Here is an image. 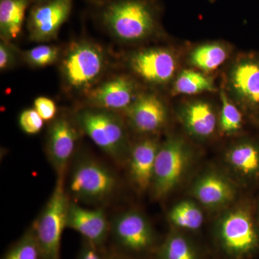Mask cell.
I'll use <instances>...</instances> for the list:
<instances>
[{"mask_svg": "<svg viewBox=\"0 0 259 259\" xmlns=\"http://www.w3.org/2000/svg\"><path fill=\"white\" fill-rule=\"evenodd\" d=\"M97 6L100 23L120 41H142L157 29V13L150 0H103Z\"/></svg>", "mask_w": 259, "mask_h": 259, "instance_id": "cell-1", "label": "cell"}, {"mask_svg": "<svg viewBox=\"0 0 259 259\" xmlns=\"http://www.w3.org/2000/svg\"><path fill=\"white\" fill-rule=\"evenodd\" d=\"M106 64L105 51L100 46L88 41L75 42L63 57L61 74L67 88L84 91L93 88Z\"/></svg>", "mask_w": 259, "mask_h": 259, "instance_id": "cell-2", "label": "cell"}, {"mask_svg": "<svg viewBox=\"0 0 259 259\" xmlns=\"http://www.w3.org/2000/svg\"><path fill=\"white\" fill-rule=\"evenodd\" d=\"M69 204L64 175H61L45 208L32 227L42 259H60L61 238L67 227Z\"/></svg>", "mask_w": 259, "mask_h": 259, "instance_id": "cell-3", "label": "cell"}, {"mask_svg": "<svg viewBox=\"0 0 259 259\" xmlns=\"http://www.w3.org/2000/svg\"><path fill=\"white\" fill-rule=\"evenodd\" d=\"M76 121L83 132L104 152L120 158L127 148V136L122 120L111 111L85 109L76 114Z\"/></svg>", "mask_w": 259, "mask_h": 259, "instance_id": "cell-4", "label": "cell"}, {"mask_svg": "<svg viewBox=\"0 0 259 259\" xmlns=\"http://www.w3.org/2000/svg\"><path fill=\"white\" fill-rule=\"evenodd\" d=\"M116 179L111 171L93 160H83L78 163L70 177V193L77 199L99 202L113 192Z\"/></svg>", "mask_w": 259, "mask_h": 259, "instance_id": "cell-5", "label": "cell"}, {"mask_svg": "<svg viewBox=\"0 0 259 259\" xmlns=\"http://www.w3.org/2000/svg\"><path fill=\"white\" fill-rule=\"evenodd\" d=\"M188 161V153L180 140L171 139L158 149L153 183L155 195L160 198L166 195L180 182Z\"/></svg>", "mask_w": 259, "mask_h": 259, "instance_id": "cell-6", "label": "cell"}, {"mask_svg": "<svg viewBox=\"0 0 259 259\" xmlns=\"http://www.w3.org/2000/svg\"><path fill=\"white\" fill-rule=\"evenodd\" d=\"M219 237L223 248L235 257L254 251L259 245V235L251 218L242 209L233 211L220 225Z\"/></svg>", "mask_w": 259, "mask_h": 259, "instance_id": "cell-7", "label": "cell"}, {"mask_svg": "<svg viewBox=\"0 0 259 259\" xmlns=\"http://www.w3.org/2000/svg\"><path fill=\"white\" fill-rule=\"evenodd\" d=\"M73 0H48L36 3L28 18L29 36L32 41H50L57 38L59 30L68 20Z\"/></svg>", "mask_w": 259, "mask_h": 259, "instance_id": "cell-8", "label": "cell"}, {"mask_svg": "<svg viewBox=\"0 0 259 259\" xmlns=\"http://www.w3.org/2000/svg\"><path fill=\"white\" fill-rule=\"evenodd\" d=\"M129 64L135 74L144 81L163 84L173 78L177 63L174 54L166 49H148L133 54Z\"/></svg>", "mask_w": 259, "mask_h": 259, "instance_id": "cell-9", "label": "cell"}, {"mask_svg": "<svg viewBox=\"0 0 259 259\" xmlns=\"http://www.w3.org/2000/svg\"><path fill=\"white\" fill-rule=\"evenodd\" d=\"M137 98L136 83L123 76L112 78L92 88L87 95L88 103L94 108L111 112L125 111Z\"/></svg>", "mask_w": 259, "mask_h": 259, "instance_id": "cell-10", "label": "cell"}, {"mask_svg": "<svg viewBox=\"0 0 259 259\" xmlns=\"http://www.w3.org/2000/svg\"><path fill=\"white\" fill-rule=\"evenodd\" d=\"M112 232L117 243L131 251L147 250L154 241L152 228L147 220L139 212L120 214L114 222Z\"/></svg>", "mask_w": 259, "mask_h": 259, "instance_id": "cell-11", "label": "cell"}, {"mask_svg": "<svg viewBox=\"0 0 259 259\" xmlns=\"http://www.w3.org/2000/svg\"><path fill=\"white\" fill-rule=\"evenodd\" d=\"M77 139V131L66 117L56 119L51 125L47 150L50 161L59 176L64 175L74 152Z\"/></svg>", "mask_w": 259, "mask_h": 259, "instance_id": "cell-12", "label": "cell"}, {"mask_svg": "<svg viewBox=\"0 0 259 259\" xmlns=\"http://www.w3.org/2000/svg\"><path fill=\"white\" fill-rule=\"evenodd\" d=\"M67 227L74 230L96 246L101 247L106 241L110 226L102 209L83 208L70 202Z\"/></svg>", "mask_w": 259, "mask_h": 259, "instance_id": "cell-13", "label": "cell"}, {"mask_svg": "<svg viewBox=\"0 0 259 259\" xmlns=\"http://www.w3.org/2000/svg\"><path fill=\"white\" fill-rule=\"evenodd\" d=\"M125 112L133 127L144 134L158 131L166 119V107L161 100L153 95L138 97Z\"/></svg>", "mask_w": 259, "mask_h": 259, "instance_id": "cell-14", "label": "cell"}, {"mask_svg": "<svg viewBox=\"0 0 259 259\" xmlns=\"http://www.w3.org/2000/svg\"><path fill=\"white\" fill-rule=\"evenodd\" d=\"M158 149L157 142L152 139L144 140L133 148L130 169L133 180L139 190H147L152 185Z\"/></svg>", "mask_w": 259, "mask_h": 259, "instance_id": "cell-15", "label": "cell"}, {"mask_svg": "<svg viewBox=\"0 0 259 259\" xmlns=\"http://www.w3.org/2000/svg\"><path fill=\"white\" fill-rule=\"evenodd\" d=\"M233 91L252 107L259 105V61L247 59L238 62L231 74Z\"/></svg>", "mask_w": 259, "mask_h": 259, "instance_id": "cell-16", "label": "cell"}, {"mask_svg": "<svg viewBox=\"0 0 259 259\" xmlns=\"http://www.w3.org/2000/svg\"><path fill=\"white\" fill-rule=\"evenodd\" d=\"M32 0H0L1 39L10 42L21 34L25 12Z\"/></svg>", "mask_w": 259, "mask_h": 259, "instance_id": "cell-17", "label": "cell"}, {"mask_svg": "<svg viewBox=\"0 0 259 259\" xmlns=\"http://www.w3.org/2000/svg\"><path fill=\"white\" fill-rule=\"evenodd\" d=\"M183 120L190 133L197 137H208L216 127V116L212 106L205 102H194L185 107Z\"/></svg>", "mask_w": 259, "mask_h": 259, "instance_id": "cell-18", "label": "cell"}, {"mask_svg": "<svg viewBox=\"0 0 259 259\" xmlns=\"http://www.w3.org/2000/svg\"><path fill=\"white\" fill-rule=\"evenodd\" d=\"M194 194L201 203L211 207L226 203L233 196L230 184L222 177L214 175L201 178L194 186Z\"/></svg>", "mask_w": 259, "mask_h": 259, "instance_id": "cell-19", "label": "cell"}, {"mask_svg": "<svg viewBox=\"0 0 259 259\" xmlns=\"http://www.w3.org/2000/svg\"><path fill=\"white\" fill-rule=\"evenodd\" d=\"M228 161L238 171L252 176L259 171V149L252 144H241L232 148Z\"/></svg>", "mask_w": 259, "mask_h": 259, "instance_id": "cell-20", "label": "cell"}, {"mask_svg": "<svg viewBox=\"0 0 259 259\" xmlns=\"http://www.w3.org/2000/svg\"><path fill=\"white\" fill-rule=\"evenodd\" d=\"M228 58V52L220 44H210L200 46L192 51L190 61L198 69L209 72L218 69Z\"/></svg>", "mask_w": 259, "mask_h": 259, "instance_id": "cell-21", "label": "cell"}, {"mask_svg": "<svg viewBox=\"0 0 259 259\" xmlns=\"http://www.w3.org/2000/svg\"><path fill=\"white\" fill-rule=\"evenodd\" d=\"M173 91L177 95H192L214 91V88L211 79L204 74L192 70H185L175 81Z\"/></svg>", "mask_w": 259, "mask_h": 259, "instance_id": "cell-22", "label": "cell"}, {"mask_svg": "<svg viewBox=\"0 0 259 259\" xmlns=\"http://www.w3.org/2000/svg\"><path fill=\"white\" fill-rule=\"evenodd\" d=\"M169 219L179 228L194 231L202 226L204 216L201 209L193 202L182 201L171 209Z\"/></svg>", "mask_w": 259, "mask_h": 259, "instance_id": "cell-23", "label": "cell"}, {"mask_svg": "<svg viewBox=\"0 0 259 259\" xmlns=\"http://www.w3.org/2000/svg\"><path fill=\"white\" fill-rule=\"evenodd\" d=\"M3 259H42L33 228L29 230L10 248Z\"/></svg>", "mask_w": 259, "mask_h": 259, "instance_id": "cell-24", "label": "cell"}, {"mask_svg": "<svg viewBox=\"0 0 259 259\" xmlns=\"http://www.w3.org/2000/svg\"><path fill=\"white\" fill-rule=\"evenodd\" d=\"M159 259H197L190 242L180 235H172L167 238L158 252Z\"/></svg>", "mask_w": 259, "mask_h": 259, "instance_id": "cell-25", "label": "cell"}, {"mask_svg": "<svg viewBox=\"0 0 259 259\" xmlns=\"http://www.w3.org/2000/svg\"><path fill=\"white\" fill-rule=\"evenodd\" d=\"M60 49L55 46L41 45L22 52L24 60L32 67L42 68L59 59Z\"/></svg>", "mask_w": 259, "mask_h": 259, "instance_id": "cell-26", "label": "cell"}, {"mask_svg": "<svg viewBox=\"0 0 259 259\" xmlns=\"http://www.w3.org/2000/svg\"><path fill=\"white\" fill-rule=\"evenodd\" d=\"M221 99L223 105L220 120L221 131L227 134L239 131L243 123L241 112L232 103L224 91H221Z\"/></svg>", "mask_w": 259, "mask_h": 259, "instance_id": "cell-27", "label": "cell"}, {"mask_svg": "<svg viewBox=\"0 0 259 259\" xmlns=\"http://www.w3.org/2000/svg\"><path fill=\"white\" fill-rule=\"evenodd\" d=\"M19 123L23 132L29 135L38 134L44 125V119L35 109H27L20 114Z\"/></svg>", "mask_w": 259, "mask_h": 259, "instance_id": "cell-28", "label": "cell"}, {"mask_svg": "<svg viewBox=\"0 0 259 259\" xmlns=\"http://www.w3.org/2000/svg\"><path fill=\"white\" fill-rule=\"evenodd\" d=\"M35 110L38 112L44 121L51 120L54 118L57 112L55 102L46 97H39L34 102Z\"/></svg>", "mask_w": 259, "mask_h": 259, "instance_id": "cell-29", "label": "cell"}, {"mask_svg": "<svg viewBox=\"0 0 259 259\" xmlns=\"http://www.w3.org/2000/svg\"><path fill=\"white\" fill-rule=\"evenodd\" d=\"M16 60V51L10 42L1 39L0 42V69H9L14 66Z\"/></svg>", "mask_w": 259, "mask_h": 259, "instance_id": "cell-30", "label": "cell"}, {"mask_svg": "<svg viewBox=\"0 0 259 259\" xmlns=\"http://www.w3.org/2000/svg\"><path fill=\"white\" fill-rule=\"evenodd\" d=\"M99 248L100 247L87 241L80 251L78 259H107L104 256Z\"/></svg>", "mask_w": 259, "mask_h": 259, "instance_id": "cell-31", "label": "cell"}, {"mask_svg": "<svg viewBox=\"0 0 259 259\" xmlns=\"http://www.w3.org/2000/svg\"><path fill=\"white\" fill-rule=\"evenodd\" d=\"M46 1H48V0H32V3L36 4V3H42V2ZM87 1H88L89 3H92V4L96 5L97 6V5L101 4L102 2H103V0H87Z\"/></svg>", "mask_w": 259, "mask_h": 259, "instance_id": "cell-32", "label": "cell"}, {"mask_svg": "<svg viewBox=\"0 0 259 259\" xmlns=\"http://www.w3.org/2000/svg\"><path fill=\"white\" fill-rule=\"evenodd\" d=\"M111 259H124V258H111Z\"/></svg>", "mask_w": 259, "mask_h": 259, "instance_id": "cell-33", "label": "cell"}, {"mask_svg": "<svg viewBox=\"0 0 259 259\" xmlns=\"http://www.w3.org/2000/svg\"><path fill=\"white\" fill-rule=\"evenodd\" d=\"M210 1H212V2H213V1H214V0H210Z\"/></svg>", "mask_w": 259, "mask_h": 259, "instance_id": "cell-34", "label": "cell"}]
</instances>
